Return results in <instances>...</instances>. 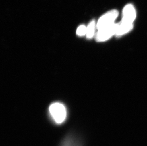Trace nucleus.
I'll return each mask as SVG.
<instances>
[{"instance_id": "6", "label": "nucleus", "mask_w": 147, "mask_h": 146, "mask_svg": "<svg viewBox=\"0 0 147 146\" xmlns=\"http://www.w3.org/2000/svg\"><path fill=\"white\" fill-rule=\"evenodd\" d=\"M95 26H96V24L94 21H91L88 26L87 27V33H86V36L88 38L90 39L93 37L94 34Z\"/></svg>"}, {"instance_id": "1", "label": "nucleus", "mask_w": 147, "mask_h": 146, "mask_svg": "<svg viewBox=\"0 0 147 146\" xmlns=\"http://www.w3.org/2000/svg\"><path fill=\"white\" fill-rule=\"evenodd\" d=\"M50 114L57 123H61L65 120L66 111L63 105L61 103H53L49 108Z\"/></svg>"}, {"instance_id": "5", "label": "nucleus", "mask_w": 147, "mask_h": 146, "mask_svg": "<svg viewBox=\"0 0 147 146\" xmlns=\"http://www.w3.org/2000/svg\"><path fill=\"white\" fill-rule=\"evenodd\" d=\"M132 27V23L122 21L120 24H118V29L116 35L119 36L125 34V33H127L131 29Z\"/></svg>"}, {"instance_id": "2", "label": "nucleus", "mask_w": 147, "mask_h": 146, "mask_svg": "<svg viewBox=\"0 0 147 146\" xmlns=\"http://www.w3.org/2000/svg\"><path fill=\"white\" fill-rule=\"evenodd\" d=\"M118 15V11L116 10H113L102 16L99 19L97 24L98 29L100 30L114 24L113 22Z\"/></svg>"}, {"instance_id": "4", "label": "nucleus", "mask_w": 147, "mask_h": 146, "mask_svg": "<svg viewBox=\"0 0 147 146\" xmlns=\"http://www.w3.org/2000/svg\"><path fill=\"white\" fill-rule=\"evenodd\" d=\"M122 21L132 23L136 17V12L133 6L128 4L125 6L123 11Z\"/></svg>"}, {"instance_id": "3", "label": "nucleus", "mask_w": 147, "mask_h": 146, "mask_svg": "<svg viewBox=\"0 0 147 146\" xmlns=\"http://www.w3.org/2000/svg\"><path fill=\"white\" fill-rule=\"evenodd\" d=\"M118 24H113L109 26L98 30L97 35V40L98 42H104L108 40L113 35L116 34Z\"/></svg>"}, {"instance_id": "7", "label": "nucleus", "mask_w": 147, "mask_h": 146, "mask_svg": "<svg viewBox=\"0 0 147 146\" xmlns=\"http://www.w3.org/2000/svg\"><path fill=\"white\" fill-rule=\"evenodd\" d=\"M76 33L79 36H84L85 35H86L87 27L85 26L84 25H81L77 29Z\"/></svg>"}]
</instances>
